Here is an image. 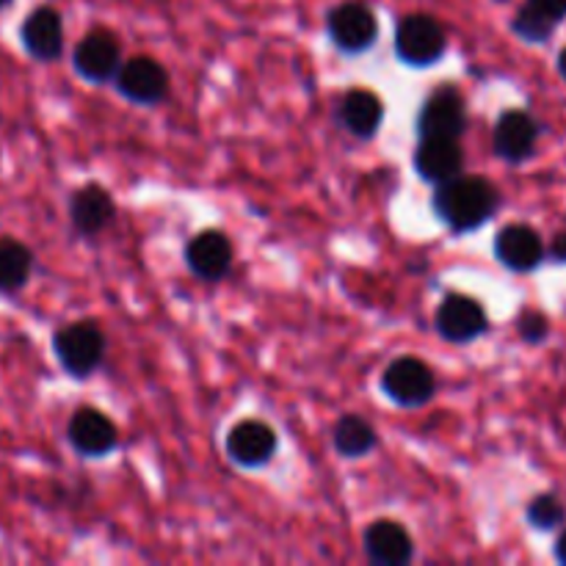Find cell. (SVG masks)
I'll return each instance as SVG.
<instances>
[{"mask_svg":"<svg viewBox=\"0 0 566 566\" xmlns=\"http://www.w3.org/2000/svg\"><path fill=\"white\" fill-rule=\"evenodd\" d=\"M448 36L440 22L429 14H409L398 22L396 53L403 64L431 66L446 55Z\"/></svg>","mask_w":566,"mask_h":566,"instance_id":"3957f363","label":"cell"},{"mask_svg":"<svg viewBox=\"0 0 566 566\" xmlns=\"http://www.w3.org/2000/svg\"><path fill=\"white\" fill-rule=\"evenodd\" d=\"M114 197L99 186H86L72 197L70 216L81 235H97L99 230H105L114 221Z\"/></svg>","mask_w":566,"mask_h":566,"instance_id":"ac0fdd59","label":"cell"},{"mask_svg":"<svg viewBox=\"0 0 566 566\" xmlns=\"http://www.w3.org/2000/svg\"><path fill=\"white\" fill-rule=\"evenodd\" d=\"M31 269V249L14 238H0V293H17L25 287Z\"/></svg>","mask_w":566,"mask_h":566,"instance_id":"ffe728a7","label":"cell"},{"mask_svg":"<svg viewBox=\"0 0 566 566\" xmlns=\"http://www.w3.org/2000/svg\"><path fill=\"white\" fill-rule=\"evenodd\" d=\"M385 119V105L368 88H354L340 103V122L352 136L374 138Z\"/></svg>","mask_w":566,"mask_h":566,"instance_id":"d6986e66","label":"cell"},{"mask_svg":"<svg viewBox=\"0 0 566 566\" xmlns=\"http://www.w3.org/2000/svg\"><path fill=\"white\" fill-rule=\"evenodd\" d=\"M495 258L501 260L506 269L520 271H534L545 263L547 249L542 243V235L528 224H509L497 232L495 238Z\"/></svg>","mask_w":566,"mask_h":566,"instance_id":"9c48e42d","label":"cell"},{"mask_svg":"<svg viewBox=\"0 0 566 566\" xmlns=\"http://www.w3.org/2000/svg\"><path fill=\"white\" fill-rule=\"evenodd\" d=\"M556 558L566 566V531L558 536V542H556Z\"/></svg>","mask_w":566,"mask_h":566,"instance_id":"4316f807","label":"cell"},{"mask_svg":"<svg viewBox=\"0 0 566 566\" xmlns=\"http://www.w3.org/2000/svg\"><path fill=\"white\" fill-rule=\"evenodd\" d=\"M420 138H459L468 127V105L459 88L442 86L426 97L418 114Z\"/></svg>","mask_w":566,"mask_h":566,"instance_id":"5b68a950","label":"cell"},{"mask_svg":"<svg viewBox=\"0 0 566 566\" xmlns=\"http://www.w3.org/2000/svg\"><path fill=\"white\" fill-rule=\"evenodd\" d=\"M495 153L506 164H523L536 153L539 125L528 111H506L495 125Z\"/></svg>","mask_w":566,"mask_h":566,"instance_id":"8fae6325","label":"cell"},{"mask_svg":"<svg viewBox=\"0 0 566 566\" xmlns=\"http://www.w3.org/2000/svg\"><path fill=\"white\" fill-rule=\"evenodd\" d=\"M22 44L36 61H55L64 50V22L50 6L31 11L22 22Z\"/></svg>","mask_w":566,"mask_h":566,"instance_id":"e0dca14e","label":"cell"},{"mask_svg":"<svg viewBox=\"0 0 566 566\" xmlns=\"http://www.w3.org/2000/svg\"><path fill=\"white\" fill-rule=\"evenodd\" d=\"M381 390L398 407L412 409L423 407V403H429L434 398L437 379L423 359L398 357L387 365L385 376H381Z\"/></svg>","mask_w":566,"mask_h":566,"instance_id":"277c9868","label":"cell"},{"mask_svg":"<svg viewBox=\"0 0 566 566\" xmlns=\"http://www.w3.org/2000/svg\"><path fill=\"white\" fill-rule=\"evenodd\" d=\"M66 434H70L72 448H75L81 457H92V459L105 457V453L114 451L116 440H119L114 420L105 418L103 412H97V409L92 407L77 409V412L72 415Z\"/></svg>","mask_w":566,"mask_h":566,"instance_id":"7c38bea8","label":"cell"},{"mask_svg":"<svg viewBox=\"0 0 566 566\" xmlns=\"http://www.w3.org/2000/svg\"><path fill=\"white\" fill-rule=\"evenodd\" d=\"M335 448L340 457L346 459H359L368 451H374L376 446V431L368 420L357 418V415H348V418H340L335 426Z\"/></svg>","mask_w":566,"mask_h":566,"instance_id":"44dd1931","label":"cell"},{"mask_svg":"<svg viewBox=\"0 0 566 566\" xmlns=\"http://www.w3.org/2000/svg\"><path fill=\"white\" fill-rule=\"evenodd\" d=\"M512 28L520 39H525V42H547V39L553 36V31H556V25H553V22H547L545 17H539L536 11H531L528 6H523V9H520V14L514 17Z\"/></svg>","mask_w":566,"mask_h":566,"instance_id":"603a6c76","label":"cell"},{"mask_svg":"<svg viewBox=\"0 0 566 566\" xmlns=\"http://www.w3.org/2000/svg\"><path fill=\"white\" fill-rule=\"evenodd\" d=\"M525 517L536 531H556L566 523V509L556 495H539L528 503Z\"/></svg>","mask_w":566,"mask_h":566,"instance_id":"7402d4cb","label":"cell"},{"mask_svg":"<svg viewBox=\"0 0 566 566\" xmlns=\"http://www.w3.org/2000/svg\"><path fill=\"white\" fill-rule=\"evenodd\" d=\"M186 263L199 280H221L232 265V243L224 232L205 230L186 247Z\"/></svg>","mask_w":566,"mask_h":566,"instance_id":"5bb4252c","label":"cell"},{"mask_svg":"<svg viewBox=\"0 0 566 566\" xmlns=\"http://www.w3.org/2000/svg\"><path fill=\"white\" fill-rule=\"evenodd\" d=\"M558 72H562V77L566 81V48L562 50V55H558Z\"/></svg>","mask_w":566,"mask_h":566,"instance_id":"83f0119b","label":"cell"},{"mask_svg":"<svg viewBox=\"0 0 566 566\" xmlns=\"http://www.w3.org/2000/svg\"><path fill=\"white\" fill-rule=\"evenodd\" d=\"M116 86L127 99L138 105L160 103L169 92V75L164 66L149 55H136L116 72Z\"/></svg>","mask_w":566,"mask_h":566,"instance_id":"ba28073f","label":"cell"},{"mask_svg":"<svg viewBox=\"0 0 566 566\" xmlns=\"http://www.w3.org/2000/svg\"><path fill=\"white\" fill-rule=\"evenodd\" d=\"M520 337L531 346H539L547 335H551V321L539 313V310H525L517 321Z\"/></svg>","mask_w":566,"mask_h":566,"instance_id":"cb8c5ba5","label":"cell"},{"mask_svg":"<svg viewBox=\"0 0 566 566\" xmlns=\"http://www.w3.org/2000/svg\"><path fill=\"white\" fill-rule=\"evenodd\" d=\"M53 348L61 368L70 376L83 379V376L94 374V370L99 368V363H103L105 337L94 324L77 321V324H70L64 326V329L55 332Z\"/></svg>","mask_w":566,"mask_h":566,"instance_id":"7a4b0ae2","label":"cell"},{"mask_svg":"<svg viewBox=\"0 0 566 566\" xmlns=\"http://www.w3.org/2000/svg\"><path fill=\"white\" fill-rule=\"evenodd\" d=\"M486 313L475 298L462 296V293H451L446 302L437 310V332L446 337L448 343H473L486 332Z\"/></svg>","mask_w":566,"mask_h":566,"instance_id":"52a82bcc","label":"cell"},{"mask_svg":"<svg viewBox=\"0 0 566 566\" xmlns=\"http://www.w3.org/2000/svg\"><path fill=\"white\" fill-rule=\"evenodd\" d=\"M365 551H368L370 562L379 566H403L412 562V536L396 520H376L368 531H365Z\"/></svg>","mask_w":566,"mask_h":566,"instance_id":"9a60e30c","label":"cell"},{"mask_svg":"<svg viewBox=\"0 0 566 566\" xmlns=\"http://www.w3.org/2000/svg\"><path fill=\"white\" fill-rule=\"evenodd\" d=\"M75 70L92 83H105L119 72L122 50L111 31H92L75 48Z\"/></svg>","mask_w":566,"mask_h":566,"instance_id":"30bf717a","label":"cell"},{"mask_svg":"<svg viewBox=\"0 0 566 566\" xmlns=\"http://www.w3.org/2000/svg\"><path fill=\"white\" fill-rule=\"evenodd\" d=\"M525 6L539 17H545L547 22H553V25H558L566 17V0H528Z\"/></svg>","mask_w":566,"mask_h":566,"instance_id":"d4e9b609","label":"cell"},{"mask_svg":"<svg viewBox=\"0 0 566 566\" xmlns=\"http://www.w3.org/2000/svg\"><path fill=\"white\" fill-rule=\"evenodd\" d=\"M329 36L343 53H365L379 36V22L376 14L365 3L348 0V3L335 6L326 17Z\"/></svg>","mask_w":566,"mask_h":566,"instance_id":"8992f818","label":"cell"},{"mask_svg":"<svg viewBox=\"0 0 566 566\" xmlns=\"http://www.w3.org/2000/svg\"><path fill=\"white\" fill-rule=\"evenodd\" d=\"M11 3V0H0V9H3V6H9Z\"/></svg>","mask_w":566,"mask_h":566,"instance_id":"f1b7e54d","label":"cell"},{"mask_svg":"<svg viewBox=\"0 0 566 566\" xmlns=\"http://www.w3.org/2000/svg\"><path fill=\"white\" fill-rule=\"evenodd\" d=\"M547 254H551V258L556 260V263H566V232H562V235H556V241L551 243Z\"/></svg>","mask_w":566,"mask_h":566,"instance_id":"484cf974","label":"cell"},{"mask_svg":"<svg viewBox=\"0 0 566 566\" xmlns=\"http://www.w3.org/2000/svg\"><path fill=\"white\" fill-rule=\"evenodd\" d=\"M227 453L241 468H260L276 453V434L263 420H243L227 437Z\"/></svg>","mask_w":566,"mask_h":566,"instance_id":"4fadbf2b","label":"cell"},{"mask_svg":"<svg viewBox=\"0 0 566 566\" xmlns=\"http://www.w3.org/2000/svg\"><path fill=\"white\" fill-rule=\"evenodd\" d=\"M501 193L486 177L457 175L440 182L434 193V213L453 232H473L495 216Z\"/></svg>","mask_w":566,"mask_h":566,"instance_id":"6da1fadb","label":"cell"},{"mask_svg":"<svg viewBox=\"0 0 566 566\" xmlns=\"http://www.w3.org/2000/svg\"><path fill=\"white\" fill-rule=\"evenodd\" d=\"M415 169L423 180L440 186V182L462 175L464 153L457 138H420V147L415 153Z\"/></svg>","mask_w":566,"mask_h":566,"instance_id":"2e32d148","label":"cell"}]
</instances>
